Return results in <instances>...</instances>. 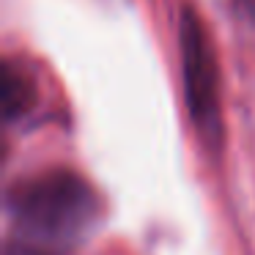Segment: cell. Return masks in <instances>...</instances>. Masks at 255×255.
Listing matches in <instances>:
<instances>
[{
	"instance_id": "cell-4",
	"label": "cell",
	"mask_w": 255,
	"mask_h": 255,
	"mask_svg": "<svg viewBox=\"0 0 255 255\" xmlns=\"http://www.w3.org/2000/svg\"><path fill=\"white\" fill-rule=\"evenodd\" d=\"M247 3H255V0H247Z\"/></svg>"
},
{
	"instance_id": "cell-2",
	"label": "cell",
	"mask_w": 255,
	"mask_h": 255,
	"mask_svg": "<svg viewBox=\"0 0 255 255\" xmlns=\"http://www.w3.org/2000/svg\"><path fill=\"white\" fill-rule=\"evenodd\" d=\"M178 61H181L184 102L195 132L209 151L222 145V102H220V66L211 33L192 6L178 14Z\"/></svg>"
},
{
	"instance_id": "cell-1",
	"label": "cell",
	"mask_w": 255,
	"mask_h": 255,
	"mask_svg": "<svg viewBox=\"0 0 255 255\" xmlns=\"http://www.w3.org/2000/svg\"><path fill=\"white\" fill-rule=\"evenodd\" d=\"M102 200L80 173L50 167L25 176L6 195V255H61L80 244Z\"/></svg>"
},
{
	"instance_id": "cell-3",
	"label": "cell",
	"mask_w": 255,
	"mask_h": 255,
	"mask_svg": "<svg viewBox=\"0 0 255 255\" xmlns=\"http://www.w3.org/2000/svg\"><path fill=\"white\" fill-rule=\"evenodd\" d=\"M39 102L36 80L22 63L6 61L3 63V118L6 124H14L25 118Z\"/></svg>"
}]
</instances>
